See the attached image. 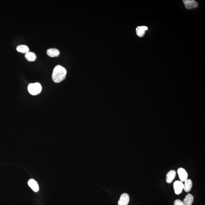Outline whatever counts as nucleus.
Masks as SVG:
<instances>
[{
    "label": "nucleus",
    "instance_id": "1a4fd4ad",
    "mask_svg": "<svg viewBox=\"0 0 205 205\" xmlns=\"http://www.w3.org/2000/svg\"><path fill=\"white\" fill-rule=\"evenodd\" d=\"M176 176V171L174 170H171L168 172L166 174V181L167 183L172 182L173 180L175 178Z\"/></svg>",
    "mask_w": 205,
    "mask_h": 205
},
{
    "label": "nucleus",
    "instance_id": "423d86ee",
    "mask_svg": "<svg viewBox=\"0 0 205 205\" xmlns=\"http://www.w3.org/2000/svg\"><path fill=\"white\" fill-rule=\"evenodd\" d=\"M178 173L180 179L182 182H184L188 178V173L184 169L180 167L178 170Z\"/></svg>",
    "mask_w": 205,
    "mask_h": 205
},
{
    "label": "nucleus",
    "instance_id": "ddd939ff",
    "mask_svg": "<svg viewBox=\"0 0 205 205\" xmlns=\"http://www.w3.org/2000/svg\"><path fill=\"white\" fill-rule=\"evenodd\" d=\"M25 57L26 59L29 62L36 61V58H37L36 54L34 53L31 52H29L26 53Z\"/></svg>",
    "mask_w": 205,
    "mask_h": 205
},
{
    "label": "nucleus",
    "instance_id": "4468645a",
    "mask_svg": "<svg viewBox=\"0 0 205 205\" xmlns=\"http://www.w3.org/2000/svg\"><path fill=\"white\" fill-rule=\"evenodd\" d=\"M16 50L19 52L26 54L29 52V48L26 45H20L17 47Z\"/></svg>",
    "mask_w": 205,
    "mask_h": 205
},
{
    "label": "nucleus",
    "instance_id": "f8f14e48",
    "mask_svg": "<svg viewBox=\"0 0 205 205\" xmlns=\"http://www.w3.org/2000/svg\"><path fill=\"white\" fill-rule=\"evenodd\" d=\"M193 201V196L191 194H188L186 196L183 202L184 205H192Z\"/></svg>",
    "mask_w": 205,
    "mask_h": 205
},
{
    "label": "nucleus",
    "instance_id": "2eb2a0df",
    "mask_svg": "<svg viewBox=\"0 0 205 205\" xmlns=\"http://www.w3.org/2000/svg\"><path fill=\"white\" fill-rule=\"evenodd\" d=\"M174 205H184V202L180 200H177L175 201L174 202Z\"/></svg>",
    "mask_w": 205,
    "mask_h": 205
},
{
    "label": "nucleus",
    "instance_id": "6e6552de",
    "mask_svg": "<svg viewBox=\"0 0 205 205\" xmlns=\"http://www.w3.org/2000/svg\"><path fill=\"white\" fill-rule=\"evenodd\" d=\"M47 54L51 57H56L60 55V52L57 49L55 48H51L47 50Z\"/></svg>",
    "mask_w": 205,
    "mask_h": 205
},
{
    "label": "nucleus",
    "instance_id": "f257e3e1",
    "mask_svg": "<svg viewBox=\"0 0 205 205\" xmlns=\"http://www.w3.org/2000/svg\"><path fill=\"white\" fill-rule=\"evenodd\" d=\"M67 73V70L64 67L60 65H57L54 69L52 78L55 83H59L64 80Z\"/></svg>",
    "mask_w": 205,
    "mask_h": 205
},
{
    "label": "nucleus",
    "instance_id": "7ed1b4c3",
    "mask_svg": "<svg viewBox=\"0 0 205 205\" xmlns=\"http://www.w3.org/2000/svg\"><path fill=\"white\" fill-rule=\"evenodd\" d=\"M173 186L175 193L177 195L180 194L184 189V184L181 181H176L174 183Z\"/></svg>",
    "mask_w": 205,
    "mask_h": 205
},
{
    "label": "nucleus",
    "instance_id": "39448f33",
    "mask_svg": "<svg viewBox=\"0 0 205 205\" xmlns=\"http://www.w3.org/2000/svg\"><path fill=\"white\" fill-rule=\"evenodd\" d=\"M183 2L185 8L187 9L196 8L198 6V3L194 0H184Z\"/></svg>",
    "mask_w": 205,
    "mask_h": 205
},
{
    "label": "nucleus",
    "instance_id": "9b49d317",
    "mask_svg": "<svg viewBox=\"0 0 205 205\" xmlns=\"http://www.w3.org/2000/svg\"><path fill=\"white\" fill-rule=\"evenodd\" d=\"M192 182L190 179H187L184 181V189L186 192H189L191 190L192 187Z\"/></svg>",
    "mask_w": 205,
    "mask_h": 205
},
{
    "label": "nucleus",
    "instance_id": "9d476101",
    "mask_svg": "<svg viewBox=\"0 0 205 205\" xmlns=\"http://www.w3.org/2000/svg\"><path fill=\"white\" fill-rule=\"evenodd\" d=\"M148 29V27L146 26H138L136 29V32L139 37H143L145 34V32Z\"/></svg>",
    "mask_w": 205,
    "mask_h": 205
},
{
    "label": "nucleus",
    "instance_id": "20e7f679",
    "mask_svg": "<svg viewBox=\"0 0 205 205\" xmlns=\"http://www.w3.org/2000/svg\"><path fill=\"white\" fill-rule=\"evenodd\" d=\"M130 201V197L126 193H123L120 196L118 202V205H128Z\"/></svg>",
    "mask_w": 205,
    "mask_h": 205
},
{
    "label": "nucleus",
    "instance_id": "0eeeda50",
    "mask_svg": "<svg viewBox=\"0 0 205 205\" xmlns=\"http://www.w3.org/2000/svg\"><path fill=\"white\" fill-rule=\"evenodd\" d=\"M28 184L31 189L35 192H38L39 190V185L37 182L33 179H31L28 182Z\"/></svg>",
    "mask_w": 205,
    "mask_h": 205
},
{
    "label": "nucleus",
    "instance_id": "f03ea898",
    "mask_svg": "<svg viewBox=\"0 0 205 205\" xmlns=\"http://www.w3.org/2000/svg\"><path fill=\"white\" fill-rule=\"evenodd\" d=\"M28 90L31 94L36 96L40 93L42 91V85L40 83H31L28 86Z\"/></svg>",
    "mask_w": 205,
    "mask_h": 205
}]
</instances>
